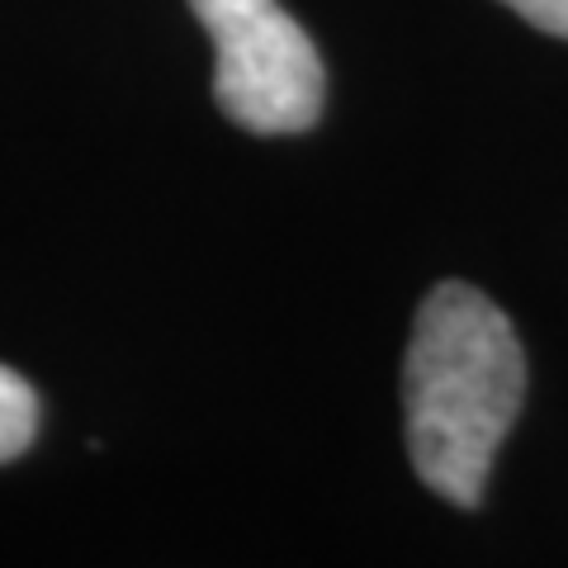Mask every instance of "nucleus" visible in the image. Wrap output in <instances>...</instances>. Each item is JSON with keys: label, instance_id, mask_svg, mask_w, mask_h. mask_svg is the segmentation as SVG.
<instances>
[{"label": "nucleus", "instance_id": "f03ea898", "mask_svg": "<svg viewBox=\"0 0 568 568\" xmlns=\"http://www.w3.org/2000/svg\"><path fill=\"white\" fill-rule=\"evenodd\" d=\"M213 39V100L246 133H304L323 114V58L280 0H190Z\"/></svg>", "mask_w": 568, "mask_h": 568}, {"label": "nucleus", "instance_id": "20e7f679", "mask_svg": "<svg viewBox=\"0 0 568 568\" xmlns=\"http://www.w3.org/2000/svg\"><path fill=\"white\" fill-rule=\"evenodd\" d=\"M507 10H517L526 24H536L545 33H559L568 39V0H503Z\"/></svg>", "mask_w": 568, "mask_h": 568}, {"label": "nucleus", "instance_id": "7ed1b4c3", "mask_svg": "<svg viewBox=\"0 0 568 568\" xmlns=\"http://www.w3.org/2000/svg\"><path fill=\"white\" fill-rule=\"evenodd\" d=\"M33 432H39V394L24 375L0 365V465L20 459L33 446Z\"/></svg>", "mask_w": 568, "mask_h": 568}, {"label": "nucleus", "instance_id": "f257e3e1", "mask_svg": "<svg viewBox=\"0 0 568 568\" xmlns=\"http://www.w3.org/2000/svg\"><path fill=\"white\" fill-rule=\"evenodd\" d=\"M526 398V351L507 313L446 280L417 308L403 365L407 459L432 493L474 507Z\"/></svg>", "mask_w": 568, "mask_h": 568}]
</instances>
